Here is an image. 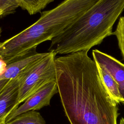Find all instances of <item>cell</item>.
<instances>
[{
	"instance_id": "6da1fadb",
	"label": "cell",
	"mask_w": 124,
	"mask_h": 124,
	"mask_svg": "<svg viewBox=\"0 0 124 124\" xmlns=\"http://www.w3.org/2000/svg\"><path fill=\"white\" fill-rule=\"evenodd\" d=\"M87 53L79 51L55 59L56 80L65 114L70 124H117L118 104Z\"/></svg>"
},
{
	"instance_id": "7a4b0ae2",
	"label": "cell",
	"mask_w": 124,
	"mask_h": 124,
	"mask_svg": "<svg viewBox=\"0 0 124 124\" xmlns=\"http://www.w3.org/2000/svg\"><path fill=\"white\" fill-rule=\"evenodd\" d=\"M124 10V0H98L51 40L49 52L68 54L88 51L113 34L114 24Z\"/></svg>"
},
{
	"instance_id": "3957f363",
	"label": "cell",
	"mask_w": 124,
	"mask_h": 124,
	"mask_svg": "<svg viewBox=\"0 0 124 124\" xmlns=\"http://www.w3.org/2000/svg\"><path fill=\"white\" fill-rule=\"evenodd\" d=\"M98 0H64L41 13L33 24L1 42L0 57L9 63L58 36Z\"/></svg>"
},
{
	"instance_id": "277c9868",
	"label": "cell",
	"mask_w": 124,
	"mask_h": 124,
	"mask_svg": "<svg viewBox=\"0 0 124 124\" xmlns=\"http://www.w3.org/2000/svg\"><path fill=\"white\" fill-rule=\"evenodd\" d=\"M56 56L55 53L48 52L46 56L34 63L20 84L18 93L19 104L46 83L56 80Z\"/></svg>"
},
{
	"instance_id": "5b68a950",
	"label": "cell",
	"mask_w": 124,
	"mask_h": 124,
	"mask_svg": "<svg viewBox=\"0 0 124 124\" xmlns=\"http://www.w3.org/2000/svg\"><path fill=\"white\" fill-rule=\"evenodd\" d=\"M36 62L18 76L10 79L0 91V122H5L6 117L19 107L18 93L20 84Z\"/></svg>"
},
{
	"instance_id": "8992f818",
	"label": "cell",
	"mask_w": 124,
	"mask_h": 124,
	"mask_svg": "<svg viewBox=\"0 0 124 124\" xmlns=\"http://www.w3.org/2000/svg\"><path fill=\"white\" fill-rule=\"evenodd\" d=\"M58 93L56 80L49 81L28 97L24 103L10 114L5 119L7 123L19 114L29 110H39L50 105L52 97Z\"/></svg>"
},
{
	"instance_id": "52a82bcc",
	"label": "cell",
	"mask_w": 124,
	"mask_h": 124,
	"mask_svg": "<svg viewBox=\"0 0 124 124\" xmlns=\"http://www.w3.org/2000/svg\"><path fill=\"white\" fill-rule=\"evenodd\" d=\"M94 62L104 68L118 85L121 103L124 104V64L113 57L97 49L92 51Z\"/></svg>"
},
{
	"instance_id": "ba28073f",
	"label": "cell",
	"mask_w": 124,
	"mask_h": 124,
	"mask_svg": "<svg viewBox=\"0 0 124 124\" xmlns=\"http://www.w3.org/2000/svg\"><path fill=\"white\" fill-rule=\"evenodd\" d=\"M97 65L101 78L111 97L117 104L121 103V98L117 83L104 68L97 64Z\"/></svg>"
},
{
	"instance_id": "9c48e42d",
	"label": "cell",
	"mask_w": 124,
	"mask_h": 124,
	"mask_svg": "<svg viewBox=\"0 0 124 124\" xmlns=\"http://www.w3.org/2000/svg\"><path fill=\"white\" fill-rule=\"evenodd\" d=\"M6 124H46V122L39 112L29 110L19 114Z\"/></svg>"
},
{
	"instance_id": "30bf717a",
	"label": "cell",
	"mask_w": 124,
	"mask_h": 124,
	"mask_svg": "<svg viewBox=\"0 0 124 124\" xmlns=\"http://www.w3.org/2000/svg\"><path fill=\"white\" fill-rule=\"evenodd\" d=\"M19 7L31 15L39 13L54 0H19Z\"/></svg>"
},
{
	"instance_id": "8fae6325",
	"label": "cell",
	"mask_w": 124,
	"mask_h": 124,
	"mask_svg": "<svg viewBox=\"0 0 124 124\" xmlns=\"http://www.w3.org/2000/svg\"><path fill=\"white\" fill-rule=\"evenodd\" d=\"M113 34L116 36L119 48L124 59V16L120 18L117 28Z\"/></svg>"
},
{
	"instance_id": "7c38bea8",
	"label": "cell",
	"mask_w": 124,
	"mask_h": 124,
	"mask_svg": "<svg viewBox=\"0 0 124 124\" xmlns=\"http://www.w3.org/2000/svg\"><path fill=\"white\" fill-rule=\"evenodd\" d=\"M19 7V0H0V10L3 12V17L13 14Z\"/></svg>"
},
{
	"instance_id": "4fadbf2b",
	"label": "cell",
	"mask_w": 124,
	"mask_h": 124,
	"mask_svg": "<svg viewBox=\"0 0 124 124\" xmlns=\"http://www.w3.org/2000/svg\"><path fill=\"white\" fill-rule=\"evenodd\" d=\"M9 80H0V91L2 90V89L4 87V86L7 84Z\"/></svg>"
},
{
	"instance_id": "5bb4252c",
	"label": "cell",
	"mask_w": 124,
	"mask_h": 124,
	"mask_svg": "<svg viewBox=\"0 0 124 124\" xmlns=\"http://www.w3.org/2000/svg\"><path fill=\"white\" fill-rule=\"evenodd\" d=\"M119 124H124V117H122L121 119Z\"/></svg>"
},
{
	"instance_id": "9a60e30c",
	"label": "cell",
	"mask_w": 124,
	"mask_h": 124,
	"mask_svg": "<svg viewBox=\"0 0 124 124\" xmlns=\"http://www.w3.org/2000/svg\"><path fill=\"white\" fill-rule=\"evenodd\" d=\"M3 17V12L0 10V17Z\"/></svg>"
},
{
	"instance_id": "2e32d148",
	"label": "cell",
	"mask_w": 124,
	"mask_h": 124,
	"mask_svg": "<svg viewBox=\"0 0 124 124\" xmlns=\"http://www.w3.org/2000/svg\"><path fill=\"white\" fill-rule=\"evenodd\" d=\"M0 124H6V123H5V121H1L0 122Z\"/></svg>"
},
{
	"instance_id": "e0dca14e",
	"label": "cell",
	"mask_w": 124,
	"mask_h": 124,
	"mask_svg": "<svg viewBox=\"0 0 124 124\" xmlns=\"http://www.w3.org/2000/svg\"><path fill=\"white\" fill-rule=\"evenodd\" d=\"M1 28H0V35H1ZM1 42H0V44H1Z\"/></svg>"
}]
</instances>
